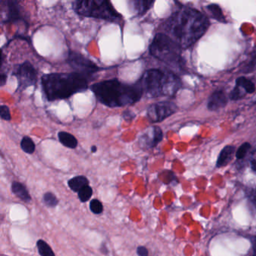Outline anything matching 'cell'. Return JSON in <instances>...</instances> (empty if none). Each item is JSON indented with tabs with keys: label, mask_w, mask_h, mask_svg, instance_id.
Returning <instances> with one entry per match:
<instances>
[{
	"label": "cell",
	"mask_w": 256,
	"mask_h": 256,
	"mask_svg": "<svg viewBox=\"0 0 256 256\" xmlns=\"http://www.w3.org/2000/svg\"><path fill=\"white\" fill-rule=\"evenodd\" d=\"M12 191L18 197L20 198L22 200L25 202H30L31 200V197L30 196L29 192L26 190V187L19 182H14L12 184Z\"/></svg>",
	"instance_id": "cell-16"
},
{
	"label": "cell",
	"mask_w": 256,
	"mask_h": 256,
	"mask_svg": "<svg viewBox=\"0 0 256 256\" xmlns=\"http://www.w3.org/2000/svg\"><path fill=\"white\" fill-rule=\"evenodd\" d=\"M236 85L242 88L246 94H253L256 90L254 84L251 80L245 77L238 78L236 80Z\"/></svg>",
	"instance_id": "cell-18"
},
{
	"label": "cell",
	"mask_w": 256,
	"mask_h": 256,
	"mask_svg": "<svg viewBox=\"0 0 256 256\" xmlns=\"http://www.w3.org/2000/svg\"><path fill=\"white\" fill-rule=\"evenodd\" d=\"M208 10H209L210 13L212 14V18L217 22L223 24H226L227 22L221 8L218 5L211 4V5L208 6Z\"/></svg>",
	"instance_id": "cell-19"
},
{
	"label": "cell",
	"mask_w": 256,
	"mask_h": 256,
	"mask_svg": "<svg viewBox=\"0 0 256 256\" xmlns=\"http://www.w3.org/2000/svg\"><path fill=\"white\" fill-rule=\"evenodd\" d=\"M90 210L95 214H100L103 212L102 204L97 199L91 200L90 204Z\"/></svg>",
	"instance_id": "cell-27"
},
{
	"label": "cell",
	"mask_w": 256,
	"mask_h": 256,
	"mask_svg": "<svg viewBox=\"0 0 256 256\" xmlns=\"http://www.w3.org/2000/svg\"><path fill=\"white\" fill-rule=\"evenodd\" d=\"M68 186L72 191L78 192L84 187L86 186L89 184L88 178L84 176H77L68 181Z\"/></svg>",
	"instance_id": "cell-17"
},
{
	"label": "cell",
	"mask_w": 256,
	"mask_h": 256,
	"mask_svg": "<svg viewBox=\"0 0 256 256\" xmlns=\"http://www.w3.org/2000/svg\"><path fill=\"white\" fill-rule=\"evenodd\" d=\"M250 148H251V144H250V143L246 142V143L242 144L238 148V150H236V158H238V160H241L245 158L248 151H250Z\"/></svg>",
	"instance_id": "cell-23"
},
{
	"label": "cell",
	"mask_w": 256,
	"mask_h": 256,
	"mask_svg": "<svg viewBox=\"0 0 256 256\" xmlns=\"http://www.w3.org/2000/svg\"><path fill=\"white\" fill-rule=\"evenodd\" d=\"M14 76L17 77L18 82V90L22 91L36 84L38 73L31 62L25 61L18 66Z\"/></svg>",
	"instance_id": "cell-9"
},
{
	"label": "cell",
	"mask_w": 256,
	"mask_h": 256,
	"mask_svg": "<svg viewBox=\"0 0 256 256\" xmlns=\"http://www.w3.org/2000/svg\"><path fill=\"white\" fill-rule=\"evenodd\" d=\"M7 76L6 74H4V72L1 73V85L4 86L6 82Z\"/></svg>",
	"instance_id": "cell-34"
},
{
	"label": "cell",
	"mask_w": 256,
	"mask_h": 256,
	"mask_svg": "<svg viewBox=\"0 0 256 256\" xmlns=\"http://www.w3.org/2000/svg\"><path fill=\"white\" fill-rule=\"evenodd\" d=\"M163 138V132L158 126H151L146 128L139 137L138 143L144 149L155 148Z\"/></svg>",
	"instance_id": "cell-10"
},
{
	"label": "cell",
	"mask_w": 256,
	"mask_h": 256,
	"mask_svg": "<svg viewBox=\"0 0 256 256\" xmlns=\"http://www.w3.org/2000/svg\"><path fill=\"white\" fill-rule=\"evenodd\" d=\"M20 148L23 150L24 152L28 154H32L35 152L36 145L34 140L28 136H24L20 142Z\"/></svg>",
	"instance_id": "cell-20"
},
{
	"label": "cell",
	"mask_w": 256,
	"mask_h": 256,
	"mask_svg": "<svg viewBox=\"0 0 256 256\" xmlns=\"http://www.w3.org/2000/svg\"><path fill=\"white\" fill-rule=\"evenodd\" d=\"M138 85L140 90L149 98L173 96L182 86L180 79L172 72H166L157 68H151L144 73Z\"/></svg>",
	"instance_id": "cell-4"
},
{
	"label": "cell",
	"mask_w": 256,
	"mask_h": 256,
	"mask_svg": "<svg viewBox=\"0 0 256 256\" xmlns=\"http://www.w3.org/2000/svg\"><path fill=\"white\" fill-rule=\"evenodd\" d=\"M90 90L96 98L109 108H120L140 101L143 96L138 85L127 84L118 79L103 80L92 84Z\"/></svg>",
	"instance_id": "cell-3"
},
{
	"label": "cell",
	"mask_w": 256,
	"mask_h": 256,
	"mask_svg": "<svg viewBox=\"0 0 256 256\" xmlns=\"http://www.w3.org/2000/svg\"><path fill=\"white\" fill-rule=\"evenodd\" d=\"M250 166H251L253 172L256 173V151L252 156L251 160H250Z\"/></svg>",
	"instance_id": "cell-32"
},
{
	"label": "cell",
	"mask_w": 256,
	"mask_h": 256,
	"mask_svg": "<svg viewBox=\"0 0 256 256\" xmlns=\"http://www.w3.org/2000/svg\"><path fill=\"white\" fill-rule=\"evenodd\" d=\"M92 78L78 72L50 73L42 77L43 92L48 101L66 100L86 91Z\"/></svg>",
	"instance_id": "cell-2"
},
{
	"label": "cell",
	"mask_w": 256,
	"mask_h": 256,
	"mask_svg": "<svg viewBox=\"0 0 256 256\" xmlns=\"http://www.w3.org/2000/svg\"><path fill=\"white\" fill-rule=\"evenodd\" d=\"M246 194L250 202L252 204L256 210V188H248L246 191Z\"/></svg>",
	"instance_id": "cell-28"
},
{
	"label": "cell",
	"mask_w": 256,
	"mask_h": 256,
	"mask_svg": "<svg viewBox=\"0 0 256 256\" xmlns=\"http://www.w3.org/2000/svg\"><path fill=\"white\" fill-rule=\"evenodd\" d=\"M155 1L150 0H133L130 1L128 4L131 5L132 11L138 16H143L148 10L152 8Z\"/></svg>",
	"instance_id": "cell-14"
},
{
	"label": "cell",
	"mask_w": 256,
	"mask_h": 256,
	"mask_svg": "<svg viewBox=\"0 0 256 256\" xmlns=\"http://www.w3.org/2000/svg\"><path fill=\"white\" fill-rule=\"evenodd\" d=\"M256 70V50L252 53L250 60L244 66L242 72L244 73H252Z\"/></svg>",
	"instance_id": "cell-22"
},
{
	"label": "cell",
	"mask_w": 256,
	"mask_h": 256,
	"mask_svg": "<svg viewBox=\"0 0 256 256\" xmlns=\"http://www.w3.org/2000/svg\"><path fill=\"white\" fill-rule=\"evenodd\" d=\"M137 253L139 256H148V254H149L148 248L144 246L138 247Z\"/></svg>",
	"instance_id": "cell-30"
},
{
	"label": "cell",
	"mask_w": 256,
	"mask_h": 256,
	"mask_svg": "<svg viewBox=\"0 0 256 256\" xmlns=\"http://www.w3.org/2000/svg\"><path fill=\"white\" fill-rule=\"evenodd\" d=\"M72 8L78 14L94 18L109 22H118L122 16L107 0H78L72 2Z\"/></svg>",
	"instance_id": "cell-5"
},
{
	"label": "cell",
	"mask_w": 256,
	"mask_h": 256,
	"mask_svg": "<svg viewBox=\"0 0 256 256\" xmlns=\"http://www.w3.org/2000/svg\"><path fill=\"white\" fill-rule=\"evenodd\" d=\"M252 256H256V236H254L252 240Z\"/></svg>",
	"instance_id": "cell-33"
},
{
	"label": "cell",
	"mask_w": 256,
	"mask_h": 256,
	"mask_svg": "<svg viewBox=\"0 0 256 256\" xmlns=\"http://www.w3.org/2000/svg\"><path fill=\"white\" fill-rule=\"evenodd\" d=\"M5 6L2 5V8H5L6 16L4 18V23H10V22H17L20 20H24L23 12L22 11V7L19 5L18 1H1Z\"/></svg>",
	"instance_id": "cell-11"
},
{
	"label": "cell",
	"mask_w": 256,
	"mask_h": 256,
	"mask_svg": "<svg viewBox=\"0 0 256 256\" xmlns=\"http://www.w3.org/2000/svg\"><path fill=\"white\" fill-rule=\"evenodd\" d=\"M44 202L47 206H50V208H54L59 202L56 196L52 192H48L44 194Z\"/></svg>",
	"instance_id": "cell-26"
},
{
	"label": "cell",
	"mask_w": 256,
	"mask_h": 256,
	"mask_svg": "<svg viewBox=\"0 0 256 256\" xmlns=\"http://www.w3.org/2000/svg\"><path fill=\"white\" fill-rule=\"evenodd\" d=\"M235 151H236V148L234 146L228 145V146H224L218 158H217L216 167L220 168L227 166L233 158Z\"/></svg>",
	"instance_id": "cell-13"
},
{
	"label": "cell",
	"mask_w": 256,
	"mask_h": 256,
	"mask_svg": "<svg viewBox=\"0 0 256 256\" xmlns=\"http://www.w3.org/2000/svg\"><path fill=\"white\" fill-rule=\"evenodd\" d=\"M91 151H92V152H96V151H97L96 146H91Z\"/></svg>",
	"instance_id": "cell-35"
},
{
	"label": "cell",
	"mask_w": 256,
	"mask_h": 256,
	"mask_svg": "<svg viewBox=\"0 0 256 256\" xmlns=\"http://www.w3.org/2000/svg\"><path fill=\"white\" fill-rule=\"evenodd\" d=\"M0 116L4 120L10 121L12 119L11 113L8 106H2L0 108Z\"/></svg>",
	"instance_id": "cell-29"
},
{
	"label": "cell",
	"mask_w": 256,
	"mask_h": 256,
	"mask_svg": "<svg viewBox=\"0 0 256 256\" xmlns=\"http://www.w3.org/2000/svg\"><path fill=\"white\" fill-rule=\"evenodd\" d=\"M38 252L41 256H55L54 252L52 250V247L42 240H40L37 242Z\"/></svg>",
	"instance_id": "cell-21"
},
{
	"label": "cell",
	"mask_w": 256,
	"mask_h": 256,
	"mask_svg": "<svg viewBox=\"0 0 256 256\" xmlns=\"http://www.w3.org/2000/svg\"><path fill=\"white\" fill-rule=\"evenodd\" d=\"M228 104V98L223 91L214 92L208 100V108L212 112L220 110L226 107Z\"/></svg>",
	"instance_id": "cell-12"
},
{
	"label": "cell",
	"mask_w": 256,
	"mask_h": 256,
	"mask_svg": "<svg viewBox=\"0 0 256 256\" xmlns=\"http://www.w3.org/2000/svg\"><path fill=\"white\" fill-rule=\"evenodd\" d=\"M178 110L176 104L172 102H158L148 108L146 116L150 122H158L169 118Z\"/></svg>",
	"instance_id": "cell-8"
},
{
	"label": "cell",
	"mask_w": 256,
	"mask_h": 256,
	"mask_svg": "<svg viewBox=\"0 0 256 256\" xmlns=\"http://www.w3.org/2000/svg\"><path fill=\"white\" fill-rule=\"evenodd\" d=\"M246 94H247L242 88L235 85L234 88L233 90L230 92V98L233 101H236V100H240L245 96Z\"/></svg>",
	"instance_id": "cell-25"
},
{
	"label": "cell",
	"mask_w": 256,
	"mask_h": 256,
	"mask_svg": "<svg viewBox=\"0 0 256 256\" xmlns=\"http://www.w3.org/2000/svg\"><path fill=\"white\" fill-rule=\"evenodd\" d=\"M92 194V190L89 186L84 187L83 188H82V190L78 192V197L82 202H88V200H90V198Z\"/></svg>",
	"instance_id": "cell-24"
},
{
	"label": "cell",
	"mask_w": 256,
	"mask_h": 256,
	"mask_svg": "<svg viewBox=\"0 0 256 256\" xmlns=\"http://www.w3.org/2000/svg\"><path fill=\"white\" fill-rule=\"evenodd\" d=\"M58 138H59V142L64 146L70 148V149H74L77 148L78 144L76 138L73 134L66 132H60L58 133Z\"/></svg>",
	"instance_id": "cell-15"
},
{
	"label": "cell",
	"mask_w": 256,
	"mask_h": 256,
	"mask_svg": "<svg viewBox=\"0 0 256 256\" xmlns=\"http://www.w3.org/2000/svg\"><path fill=\"white\" fill-rule=\"evenodd\" d=\"M67 62L76 72L80 73L90 78H92V76L98 72L100 70L95 62L78 52H70Z\"/></svg>",
	"instance_id": "cell-7"
},
{
	"label": "cell",
	"mask_w": 256,
	"mask_h": 256,
	"mask_svg": "<svg viewBox=\"0 0 256 256\" xmlns=\"http://www.w3.org/2000/svg\"><path fill=\"white\" fill-rule=\"evenodd\" d=\"M181 48L166 34H157L150 46V53L158 60L168 65L181 61Z\"/></svg>",
	"instance_id": "cell-6"
},
{
	"label": "cell",
	"mask_w": 256,
	"mask_h": 256,
	"mask_svg": "<svg viewBox=\"0 0 256 256\" xmlns=\"http://www.w3.org/2000/svg\"><path fill=\"white\" fill-rule=\"evenodd\" d=\"M124 119L126 120H132L134 118V114L132 113V112H130V110H126L124 112Z\"/></svg>",
	"instance_id": "cell-31"
},
{
	"label": "cell",
	"mask_w": 256,
	"mask_h": 256,
	"mask_svg": "<svg viewBox=\"0 0 256 256\" xmlns=\"http://www.w3.org/2000/svg\"><path fill=\"white\" fill-rule=\"evenodd\" d=\"M209 26L206 16L192 8L176 12L164 24L166 35L182 49L188 48L200 40Z\"/></svg>",
	"instance_id": "cell-1"
}]
</instances>
